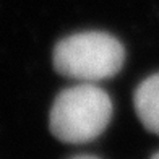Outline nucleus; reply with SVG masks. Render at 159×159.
I'll list each match as a JSON object with an SVG mask.
<instances>
[{
	"label": "nucleus",
	"mask_w": 159,
	"mask_h": 159,
	"mask_svg": "<svg viewBox=\"0 0 159 159\" xmlns=\"http://www.w3.org/2000/svg\"><path fill=\"white\" fill-rule=\"evenodd\" d=\"M112 102L94 84H78L62 91L50 111V132L65 143H86L109 125Z\"/></svg>",
	"instance_id": "nucleus-1"
},
{
	"label": "nucleus",
	"mask_w": 159,
	"mask_h": 159,
	"mask_svg": "<svg viewBox=\"0 0 159 159\" xmlns=\"http://www.w3.org/2000/svg\"><path fill=\"white\" fill-rule=\"evenodd\" d=\"M125 50L122 44L106 33H81L60 41L54 50V65L59 73L98 81L114 76L122 68Z\"/></svg>",
	"instance_id": "nucleus-2"
},
{
	"label": "nucleus",
	"mask_w": 159,
	"mask_h": 159,
	"mask_svg": "<svg viewBox=\"0 0 159 159\" xmlns=\"http://www.w3.org/2000/svg\"><path fill=\"white\" fill-rule=\"evenodd\" d=\"M135 111L149 132L159 135V73L149 76L135 93Z\"/></svg>",
	"instance_id": "nucleus-3"
},
{
	"label": "nucleus",
	"mask_w": 159,
	"mask_h": 159,
	"mask_svg": "<svg viewBox=\"0 0 159 159\" xmlns=\"http://www.w3.org/2000/svg\"><path fill=\"white\" fill-rule=\"evenodd\" d=\"M71 159H98L94 156H76V157H71Z\"/></svg>",
	"instance_id": "nucleus-4"
},
{
	"label": "nucleus",
	"mask_w": 159,
	"mask_h": 159,
	"mask_svg": "<svg viewBox=\"0 0 159 159\" xmlns=\"http://www.w3.org/2000/svg\"><path fill=\"white\" fill-rule=\"evenodd\" d=\"M151 159H159V153H156V154H154L153 157H151Z\"/></svg>",
	"instance_id": "nucleus-5"
}]
</instances>
